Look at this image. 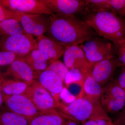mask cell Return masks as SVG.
Masks as SVG:
<instances>
[{
    "instance_id": "e0dca14e",
    "label": "cell",
    "mask_w": 125,
    "mask_h": 125,
    "mask_svg": "<svg viewBox=\"0 0 125 125\" xmlns=\"http://www.w3.org/2000/svg\"><path fill=\"white\" fill-rule=\"evenodd\" d=\"M67 119L55 109L39 112L28 121L29 125H65Z\"/></svg>"
},
{
    "instance_id": "836d02e7",
    "label": "cell",
    "mask_w": 125,
    "mask_h": 125,
    "mask_svg": "<svg viewBox=\"0 0 125 125\" xmlns=\"http://www.w3.org/2000/svg\"><path fill=\"white\" fill-rule=\"evenodd\" d=\"M4 78L3 76L0 78V110H2L3 104L4 103V98L1 90V84Z\"/></svg>"
},
{
    "instance_id": "e575fe53",
    "label": "cell",
    "mask_w": 125,
    "mask_h": 125,
    "mask_svg": "<svg viewBox=\"0 0 125 125\" xmlns=\"http://www.w3.org/2000/svg\"><path fill=\"white\" fill-rule=\"evenodd\" d=\"M65 125H82V124L76 121L71 119H67V122Z\"/></svg>"
},
{
    "instance_id": "4fadbf2b",
    "label": "cell",
    "mask_w": 125,
    "mask_h": 125,
    "mask_svg": "<svg viewBox=\"0 0 125 125\" xmlns=\"http://www.w3.org/2000/svg\"><path fill=\"white\" fill-rule=\"evenodd\" d=\"M37 75V71L34 70L21 58H18L12 62L3 74L4 78L10 76L11 79L29 83L34 82Z\"/></svg>"
},
{
    "instance_id": "ac0fdd59",
    "label": "cell",
    "mask_w": 125,
    "mask_h": 125,
    "mask_svg": "<svg viewBox=\"0 0 125 125\" xmlns=\"http://www.w3.org/2000/svg\"><path fill=\"white\" fill-rule=\"evenodd\" d=\"M83 76L82 97L87 99L94 105L101 106L100 99L103 87L92 77L90 72Z\"/></svg>"
},
{
    "instance_id": "603a6c76",
    "label": "cell",
    "mask_w": 125,
    "mask_h": 125,
    "mask_svg": "<svg viewBox=\"0 0 125 125\" xmlns=\"http://www.w3.org/2000/svg\"><path fill=\"white\" fill-rule=\"evenodd\" d=\"M46 70L54 72L61 78L62 82H64L65 78L69 71V69L64 63L56 60L50 62Z\"/></svg>"
},
{
    "instance_id": "d590c367",
    "label": "cell",
    "mask_w": 125,
    "mask_h": 125,
    "mask_svg": "<svg viewBox=\"0 0 125 125\" xmlns=\"http://www.w3.org/2000/svg\"><path fill=\"white\" fill-rule=\"evenodd\" d=\"M3 74L2 73V72H1V71L0 70V78H1V77L3 76Z\"/></svg>"
},
{
    "instance_id": "7c38bea8",
    "label": "cell",
    "mask_w": 125,
    "mask_h": 125,
    "mask_svg": "<svg viewBox=\"0 0 125 125\" xmlns=\"http://www.w3.org/2000/svg\"><path fill=\"white\" fill-rule=\"evenodd\" d=\"M63 55L64 64L70 70H79L83 75L90 72V66L79 45L69 46Z\"/></svg>"
},
{
    "instance_id": "5b68a950",
    "label": "cell",
    "mask_w": 125,
    "mask_h": 125,
    "mask_svg": "<svg viewBox=\"0 0 125 125\" xmlns=\"http://www.w3.org/2000/svg\"><path fill=\"white\" fill-rule=\"evenodd\" d=\"M100 104L108 114L116 115L125 107V92L114 79L103 87Z\"/></svg>"
},
{
    "instance_id": "cb8c5ba5",
    "label": "cell",
    "mask_w": 125,
    "mask_h": 125,
    "mask_svg": "<svg viewBox=\"0 0 125 125\" xmlns=\"http://www.w3.org/2000/svg\"><path fill=\"white\" fill-rule=\"evenodd\" d=\"M85 8L93 11L110 10L109 0H85Z\"/></svg>"
},
{
    "instance_id": "2e32d148",
    "label": "cell",
    "mask_w": 125,
    "mask_h": 125,
    "mask_svg": "<svg viewBox=\"0 0 125 125\" xmlns=\"http://www.w3.org/2000/svg\"><path fill=\"white\" fill-rule=\"evenodd\" d=\"M36 40L38 48L48 56L51 62L58 60L63 55L69 46L61 44L45 35L37 38Z\"/></svg>"
},
{
    "instance_id": "8d00e7d4",
    "label": "cell",
    "mask_w": 125,
    "mask_h": 125,
    "mask_svg": "<svg viewBox=\"0 0 125 125\" xmlns=\"http://www.w3.org/2000/svg\"><path fill=\"white\" fill-rule=\"evenodd\" d=\"M112 123V122H111V123H110V125H111V123Z\"/></svg>"
},
{
    "instance_id": "d6a6232c",
    "label": "cell",
    "mask_w": 125,
    "mask_h": 125,
    "mask_svg": "<svg viewBox=\"0 0 125 125\" xmlns=\"http://www.w3.org/2000/svg\"><path fill=\"white\" fill-rule=\"evenodd\" d=\"M113 122L116 125H125V106L121 111L116 114Z\"/></svg>"
},
{
    "instance_id": "ffe728a7",
    "label": "cell",
    "mask_w": 125,
    "mask_h": 125,
    "mask_svg": "<svg viewBox=\"0 0 125 125\" xmlns=\"http://www.w3.org/2000/svg\"><path fill=\"white\" fill-rule=\"evenodd\" d=\"M31 83L14 79L4 78L1 84L2 95L11 96L23 94Z\"/></svg>"
},
{
    "instance_id": "7402d4cb",
    "label": "cell",
    "mask_w": 125,
    "mask_h": 125,
    "mask_svg": "<svg viewBox=\"0 0 125 125\" xmlns=\"http://www.w3.org/2000/svg\"><path fill=\"white\" fill-rule=\"evenodd\" d=\"M0 125H29L26 118L9 111L0 110Z\"/></svg>"
},
{
    "instance_id": "f546056e",
    "label": "cell",
    "mask_w": 125,
    "mask_h": 125,
    "mask_svg": "<svg viewBox=\"0 0 125 125\" xmlns=\"http://www.w3.org/2000/svg\"><path fill=\"white\" fill-rule=\"evenodd\" d=\"M112 122V120L103 118H94L87 121L82 125H109Z\"/></svg>"
},
{
    "instance_id": "8fae6325",
    "label": "cell",
    "mask_w": 125,
    "mask_h": 125,
    "mask_svg": "<svg viewBox=\"0 0 125 125\" xmlns=\"http://www.w3.org/2000/svg\"><path fill=\"white\" fill-rule=\"evenodd\" d=\"M121 67L115 56L97 62L90 67V73L94 79L103 87L113 79L114 73Z\"/></svg>"
},
{
    "instance_id": "44dd1931",
    "label": "cell",
    "mask_w": 125,
    "mask_h": 125,
    "mask_svg": "<svg viewBox=\"0 0 125 125\" xmlns=\"http://www.w3.org/2000/svg\"><path fill=\"white\" fill-rule=\"evenodd\" d=\"M25 33L20 22L16 20L9 19L0 21V37Z\"/></svg>"
},
{
    "instance_id": "6da1fadb",
    "label": "cell",
    "mask_w": 125,
    "mask_h": 125,
    "mask_svg": "<svg viewBox=\"0 0 125 125\" xmlns=\"http://www.w3.org/2000/svg\"><path fill=\"white\" fill-rule=\"evenodd\" d=\"M49 16L48 37L61 44L80 45L92 37L98 36L77 15L52 13Z\"/></svg>"
},
{
    "instance_id": "30bf717a",
    "label": "cell",
    "mask_w": 125,
    "mask_h": 125,
    "mask_svg": "<svg viewBox=\"0 0 125 125\" xmlns=\"http://www.w3.org/2000/svg\"><path fill=\"white\" fill-rule=\"evenodd\" d=\"M49 15L22 13L20 23L26 33L38 38L47 32L50 22Z\"/></svg>"
},
{
    "instance_id": "4dcf8cb0",
    "label": "cell",
    "mask_w": 125,
    "mask_h": 125,
    "mask_svg": "<svg viewBox=\"0 0 125 125\" xmlns=\"http://www.w3.org/2000/svg\"><path fill=\"white\" fill-rule=\"evenodd\" d=\"M60 97L62 98L65 102L70 104L74 101L76 98L67 90L65 88H63L60 94Z\"/></svg>"
},
{
    "instance_id": "4316f807",
    "label": "cell",
    "mask_w": 125,
    "mask_h": 125,
    "mask_svg": "<svg viewBox=\"0 0 125 125\" xmlns=\"http://www.w3.org/2000/svg\"><path fill=\"white\" fill-rule=\"evenodd\" d=\"M115 54L120 66L125 67V41L120 43H113Z\"/></svg>"
},
{
    "instance_id": "9a60e30c",
    "label": "cell",
    "mask_w": 125,
    "mask_h": 125,
    "mask_svg": "<svg viewBox=\"0 0 125 125\" xmlns=\"http://www.w3.org/2000/svg\"><path fill=\"white\" fill-rule=\"evenodd\" d=\"M36 80L59 101L60 94L64 88L63 83L55 72L48 70L37 71Z\"/></svg>"
},
{
    "instance_id": "52a82bcc",
    "label": "cell",
    "mask_w": 125,
    "mask_h": 125,
    "mask_svg": "<svg viewBox=\"0 0 125 125\" xmlns=\"http://www.w3.org/2000/svg\"><path fill=\"white\" fill-rule=\"evenodd\" d=\"M23 94L32 101L39 112L55 109L61 105L59 101L37 81L29 86Z\"/></svg>"
},
{
    "instance_id": "8992f818",
    "label": "cell",
    "mask_w": 125,
    "mask_h": 125,
    "mask_svg": "<svg viewBox=\"0 0 125 125\" xmlns=\"http://www.w3.org/2000/svg\"><path fill=\"white\" fill-rule=\"evenodd\" d=\"M37 48L36 39L27 33L0 37V51L13 52L19 58L24 57Z\"/></svg>"
},
{
    "instance_id": "83f0119b",
    "label": "cell",
    "mask_w": 125,
    "mask_h": 125,
    "mask_svg": "<svg viewBox=\"0 0 125 125\" xmlns=\"http://www.w3.org/2000/svg\"><path fill=\"white\" fill-rule=\"evenodd\" d=\"M19 58L16 54L13 52L0 51V66L11 64Z\"/></svg>"
},
{
    "instance_id": "277c9868",
    "label": "cell",
    "mask_w": 125,
    "mask_h": 125,
    "mask_svg": "<svg viewBox=\"0 0 125 125\" xmlns=\"http://www.w3.org/2000/svg\"><path fill=\"white\" fill-rule=\"evenodd\" d=\"M79 45L90 67L97 62L115 56L113 43L101 36H94Z\"/></svg>"
},
{
    "instance_id": "d6986e66",
    "label": "cell",
    "mask_w": 125,
    "mask_h": 125,
    "mask_svg": "<svg viewBox=\"0 0 125 125\" xmlns=\"http://www.w3.org/2000/svg\"><path fill=\"white\" fill-rule=\"evenodd\" d=\"M21 58L36 71H43L46 69L51 62L48 56L38 48L34 49L28 55Z\"/></svg>"
},
{
    "instance_id": "74e56055",
    "label": "cell",
    "mask_w": 125,
    "mask_h": 125,
    "mask_svg": "<svg viewBox=\"0 0 125 125\" xmlns=\"http://www.w3.org/2000/svg\"><path fill=\"white\" fill-rule=\"evenodd\" d=\"M114 125H116L115 124H114Z\"/></svg>"
},
{
    "instance_id": "5bb4252c",
    "label": "cell",
    "mask_w": 125,
    "mask_h": 125,
    "mask_svg": "<svg viewBox=\"0 0 125 125\" xmlns=\"http://www.w3.org/2000/svg\"><path fill=\"white\" fill-rule=\"evenodd\" d=\"M53 13L77 15L85 8L83 0H43Z\"/></svg>"
},
{
    "instance_id": "ba28073f",
    "label": "cell",
    "mask_w": 125,
    "mask_h": 125,
    "mask_svg": "<svg viewBox=\"0 0 125 125\" xmlns=\"http://www.w3.org/2000/svg\"><path fill=\"white\" fill-rule=\"evenodd\" d=\"M3 97L4 104L8 111L23 117L28 121L39 112L32 101L24 94L3 95Z\"/></svg>"
},
{
    "instance_id": "d4e9b609",
    "label": "cell",
    "mask_w": 125,
    "mask_h": 125,
    "mask_svg": "<svg viewBox=\"0 0 125 125\" xmlns=\"http://www.w3.org/2000/svg\"><path fill=\"white\" fill-rule=\"evenodd\" d=\"M22 13L10 10L0 3V21L14 19L20 22Z\"/></svg>"
},
{
    "instance_id": "9c48e42d",
    "label": "cell",
    "mask_w": 125,
    "mask_h": 125,
    "mask_svg": "<svg viewBox=\"0 0 125 125\" xmlns=\"http://www.w3.org/2000/svg\"><path fill=\"white\" fill-rule=\"evenodd\" d=\"M0 3L11 10L27 14L53 13L43 0H0Z\"/></svg>"
},
{
    "instance_id": "1f68e13d",
    "label": "cell",
    "mask_w": 125,
    "mask_h": 125,
    "mask_svg": "<svg viewBox=\"0 0 125 125\" xmlns=\"http://www.w3.org/2000/svg\"><path fill=\"white\" fill-rule=\"evenodd\" d=\"M114 79L125 92V67H122L118 76Z\"/></svg>"
},
{
    "instance_id": "3957f363",
    "label": "cell",
    "mask_w": 125,
    "mask_h": 125,
    "mask_svg": "<svg viewBox=\"0 0 125 125\" xmlns=\"http://www.w3.org/2000/svg\"><path fill=\"white\" fill-rule=\"evenodd\" d=\"M58 108L62 111L60 113L65 118L79 122L82 125L87 121L94 118L111 120L101 106L94 105L84 98H76L67 106L61 103Z\"/></svg>"
},
{
    "instance_id": "484cf974",
    "label": "cell",
    "mask_w": 125,
    "mask_h": 125,
    "mask_svg": "<svg viewBox=\"0 0 125 125\" xmlns=\"http://www.w3.org/2000/svg\"><path fill=\"white\" fill-rule=\"evenodd\" d=\"M109 8L117 15L125 16V0H109Z\"/></svg>"
},
{
    "instance_id": "7a4b0ae2",
    "label": "cell",
    "mask_w": 125,
    "mask_h": 125,
    "mask_svg": "<svg viewBox=\"0 0 125 125\" xmlns=\"http://www.w3.org/2000/svg\"><path fill=\"white\" fill-rule=\"evenodd\" d=\"M77 16L98 36L114 44L125 42V22L112 11H93L85 8Z\"/></svg>"
},
{
    "instance_id": "f1b7e54d",
    "label": "cell",
    "mask_w": 125,
    "mask_h": 125,
    "mask_svg": "<svg viewBox=\"0 0 125 125\" xmlns=\"http://www.w3.org/2000/svg\"><path fill=\"white\" fill-rule=\"evenodd\" d=\"M83 80V76L79 70L76 69H70L68 72L64 83L67 85L70 83Z\"/></svg>"
}]
</instances>
